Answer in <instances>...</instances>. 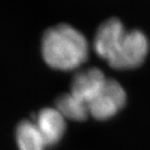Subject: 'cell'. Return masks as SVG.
<instances>
[{
  "label": "cell",
  "instance_id": "cell-3",
  "mask_svg": "<svg viewBox=\"0 0 150 150\" xmlns=\"http://www.w3.org/2000/svg\"><path fill=\"white\" fill-rule=\"evenodd\" d=\"M126 100L124 88L117 80L108 78L98 95L88 104L89 114L99 121L108 120L124 108Z\"/></svg>",
  "mask_w": 150,
  "mask_h": 150
},
{
  "label": "cell",
  "instance_id": "cell-6",
  "mask_svg": "<svg viewBox=\"0 0 150 150\" xmlns=\"http://www.w3.org/2000/svg\"><path fill=\"white\" fill-rule=\"evenodd\" d=\"M16 141L19 150H45L44 139L35 122L23 120L16 128Z\"/></svg>",
  "mask_w": 150,
  "mask_h": 150
},
{
  "label": "cell",
  "instance_id": "cell-2",
  "mask_svg": "<svg viewBox=\"0 0 150 150\" xmlns=\"http://www.w3.org/2000/svg\"><path fill=\"white\" fill-rule=\"evenodd\" d=\"M42 55L49 67L61 71L78 68L89 56V43L80 31L69 24L49 28L42 39Z\"/></svg>",
  "mask_w": 150,
  "mask_h": 150
},
{
  "label": "cell",
  "instance_id": "cell-1",
  "mask_svg": "<svg viewBox=\"0 0 150 150\" xmlns=\"http://www.w3.org/2000/svg\"><path fill=\"white\" fill-rule=\"evenodd\" d=\"M94 50L117 70L138 68L147 57L149 43L142 31L127 30L117 18L104 21L94 38Z\"/></svg>",
  "mask_w": 150,
  "mask_h": 150
},
{
  "label": "cell",
  "instance_id": "cell-4",
  "mask_svg": "<svg viewBox=\"0 0 150 150\" xmlns=\"http://www.w3.org/2000/svg\"><path fill=\"white\" fill-rule=\"evenodd\" d=\"M106 80L108 78L100 69H87L74 76L70 93L88 105L98 95Z\"/></svg>",
  "mask_w": 150,
  "mask_h": 150
},
{
  "label": "cell",
  "instance_id": "cell-5",
  "mask_svg": "<svg viewBox=\"0 0 150 150\" xmlns=\"http://www.w3.org/2000/svg\"><path fill=\"white\" fill-rule=\"evenodd\" d=\"M33 122L47 146L56 145L65 134L66 119L55 108L41 110Z\"/></svg>",
  "mask_w": 150,
  "mask_h": 150
},
{
  "label": "cell",
  "instance_id": "cell-7",
  "mask_svg": "<svg viewBox=\"0 0 150 150\" xmlns=\"http://www.w3.org/2000/svg\"><path fill=\"white\" fill-rule=\"evenodd\" d=\"M56 110L65 119L73 121H83L90 116L89 108L86 103L74 97L71 93L64 94L56 100Z\"/></svg>",
  "mask_w": 150,
  "mask_h": 150
}]
</instances>
